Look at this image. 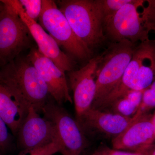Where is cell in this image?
<instances>
[{
	"label": "cell",
	"mask_w": 155,
	"mask_h": 155,
	"mask_svg": "<svg viewBox=\"0 0 155 155\" xmlns=\"http://www.w3.org/2000/svg\"><path fill=\"white\" fill-rule=\"evenodd\" d=\"M29 107L0 83V116L15 136L27 116Z\"/></svg>",
	"instance_id": "cell-15"
},
{
	"label": "cell",
	"mask_w": 155,
	"mask_h": 155,
	"mask_svg": "<svg viewBox=\"0 0 155 155\" xmlns=\"http://www.w3.org/2000/svg\"><path fill=\"white\" fill-rule=\"evenodd\" d=\"M28 17L37 22L42 8V0H19Z\"/></svg>",
	"instance_id": "cell-19"
},
{
	"label": "cell",
	"mask_w": 155,
	"mask_h": 155,
	"mask_svg": "<svg viewBox=\"0 0 155 155\" xmlns=\"http://www.w3.org/2000/svg\"><path fill=\"white\" fill-rule=\"evenodd\" d=\"M40 114L32 107L28 108L27 116L16 136L21 150L39 148L54 143L59 145L54 123Z\"/></svg>",
	"instance_id": "cell-8"
},
{
	"label": "cell",
	"mask_w": 155,
	"mask_h": 155,
	"mask_svg": "<svg viewBox=\"0 0 155 155\" xmlns=\"http://www.w3.org/2000/svg\"><path fill=\"white\" fill-rule=\"evenodd\" d=\"M143 91H130L114 101L107 109H110L111 112L131 118L139 107Z\"/></svg>",
	"instance_id": "cell-16"
},
{
	"label": "cell",
	"mask_w": 155,
	"mask_h": 155,
	"mask_svg": "<svg viewBox=\"0 0 155 155\" xmlns=\"http://www.w3.org/2000/svg\"><path fill=\"white\" fill-rule=\"evenodd\" d=\"M27 58L45 81L50 96L55 101L60 105L66 102L72 104V98L65 72L59 69L51 60L42 54L36 48L31 49Z\"/></svg>",
	"instance_id": "cell-11"
},
{
	"label": "cell",
	"mask_w": 155,
	"mask_h": 155,
	"mask_svg": "<svg viewBox=\"0 0 155 155\" xmlns=\"http://www.w3.org/2000/svg\"><path fill=\"white\" fill-rule=\"evenodd\" d=\"M132 0H94L95 5L103 24Z\"/></svg>",
	"instance_id": "cell-17"
},
{
	"label": "cell",
	"mask_w": 155,
	"mask_h": 155,
	"mask_svg": "<svg viewBox=\"0 0 155 155\" xmlns=\"http://www.w3.org/2000/svg\"><path fill=\"white\" fill-rule=\"evenodd\" d=\"M152 122L153 126L154 127V134L153 142H155V112L153 114H152Z\"/></svg>",
	"instance_id": "cell-24"
},
{
	"label": "cell",
	"mask_w": 155,
	"mask_h": 155,
	"mask_svg": "<svg viewBox=\"0 0 155 155\" xmlns=\"http://www.w3.org/2000/svg\"><path fill=\"white\" fill-rule=\"evenodd\" d=\"M152 114H149L132 119L123 132L112 140L115 149L135 153L143 147L153 143Z\"/></svg>",
	"instance_id": "cell-13"
},
{
	"label": "cell",
	"mask_w": 155,
	"mask_h": 155,
	"mask_svg": "<svg viewBox=\"0 0 155 155\" xmlns=\"http://www.w3.org/2000/svg\"><path fill=\"white\" fill-rule=\"evenodd\" d=\"M76 36L90 50L103 44L104 24L94 0H61L56 2Z\"/></svg>",
	"instance_id": "cell-3"
},
{
	"label": "cell",
	"mask_w": 155,
	"mask_h": 155,
	"mask_svg": "<svg viewBox=\"0 0 155 155\" xmlns=\"http://www.w3.org/2000/svg\"><path fill=\"white\" fill-rule=\"evenodd\" d=\"M135 47L126 40L114 42L99 55L96 73V91L92 106L107 96L119 83L132 59Z\"/></svg>",
	"instance_id": "cell-4"
},
{
	"label": "cell",
	"mask_w": 155,
	"mask_h": 155,
	"mask_svg": "<svg viewBox=\"0 0 155 155\" xmlns=\"http://www.w3.org/2000/svg\"><path fill=\"white\" fill-rule=\"evenodd\" d=\"M0 12V68L30 47L31 35L16 11L7 2Z\"/></svg>",
	"instance_id": "cell-6"
},
{
	"label": "cell",
	"mask_w": 155,
	"mask_h": 155,
	"mask_svg": "<svg viewBox=\"0 0 155 155\" xmlns=\"http://www.w3.org/2000/svg\"><path fill=\"white\" fill-rule=\"evenodd\" d=\"M134 153L139 155H155V142L143 147Z\"/></svg>",
	"instance_id": "cell-23"
},
{
	"label": "cell",
	"mask_w": 155,
	"mask_h": 155,
	"mask_svg": "<svg viewBox=\"0 0 155 155\" xmlns=\"http://www.w3.org/2000/svg\"><path fill=\"white\" fill-rule=\"evenodd\" d=\"M90 155H139L136 153L115 149L106 146H100Z\"/></svg>",
	"instance_id": "cell-22"
},
{
	"label": "cell",
	"mask_w": 155,
	"mask_h": 155,
	"mask_svg": "<svg viewBox=\"0 0 155 155\" xmlns=\"http://www.w3.org/2000/svg\"><path fill=\"white\" fill-rule=\"evenodd\" d=\"M59 152V145L54 143L39 148L21 150L17 155H53Z\"/></svg>",
	"instance_id": "cell-20"
},
{
	"label": "cell",
	"mask_w": 155,
	"mask_h": 155,
	"mask_svg": "<svg viewBox=\"0 0 155 155\" xmlns=\"http://www.w3.org/2000/svg\"><path fill=\"white\" fill-rule=\"evenodd\" d=\"M0 83L17 98L41 113L49 101L48 87L28 58L20 55L0 68Z\"/></svg>",
	"instance_id": "cell-1"
},
{
	"label": "cell",
	"mask_w": 155,
	"mask_h": 155,
	"mask_svg": "<svg viewBox=\"0 0 155 155\" xmlns=\"http://www.w3.org/2000/svg\"><path fill=\"white\" fill-rule=\"evenodd\" d=\"M7 1L28 27L31 37L37 44L39 51L64 72L73 70L74 63L72 59L61 49L56 41L41 25L28 17L19 1Z\"/></svg>",
	"instance_id": "cell-9"
},
{
	"label": "cell",
	"mask_w": 155,
	"mask_h": 155,
	"mask_svg": "<svg viewBox=\"0 0 155 155\" xmlns=\"http://www.w3.org/2000/svg\"><path fill=\"white\" fill-rule=\"evenodd\" d=\"M8 125L0 116V150H6L11 143V137Z\"/></svg>",
	"instance_id": "cell-21"
},
{
	"label": "cell",
	"mask_w": 155,
	"mask_h": 155,
	"mask_svg": "<svg viewBox=\"0 0 155 155\" xmlns=\"http://www.w3.org/2000/svg\"><path fill=\"white\" fill-rule=\"evenodd\" d=\"M4 3L2 2V1H0V12H1V11L2 10L3 7H4Z\"/></svg>",
	"instance_id": "cell-25"
},
{
	"label": "cell",
	"mask_w": 155,
	"mask_h": 155,
	"mask_svg": "<svg viewBox=\"0 0 155 155\" xmlns=\"http://www.w3.org/2000/svg\"><path fill=\"white\" fill-rule=\"evenodd\" d=\"M43 116L53 122L62 155H82L87 145L84 131L76 119L58 103L49 101L42 110Z\"/></svg>",
	"instance_id": "cell-7"
},
{
	"label": "cell",
	"mask_w": 155,
	"mask_h": 155,
	"mask_svg": "<svg viewBox=\"0 0 155 155\" xmlns=\"http://www.w3.org/2000/svg\"><path fill=\"white\" fill-rule=\"evenodd\" d=\"M99 56L90 59L82 68L68 72L69 87L73 92L76 119L91 107L96 91V73Z\"/></svg>",
	"instance_id": "cell-10"
},
{
	"label": "cell",
	"mask_w": 155,
	"mask_h": 155,
	"mask_svg": "<svg viewBox=\"0 0 155 155\" xmlns=\"http://www.w3.org/2000/svg\"><path fill=\"white\" fill-rule=\"evenodd\" d=\"M76 120L85 134L91 132L113 139L130 125L132 117L91 107Z\"/></svg>",
	"instance_id": "cell-12"
},
{
	"label": "cell",
	"mask_w": 155,
	"mask_h": 155,
	"mask_svg": "<svg viewBox=\"0 0 155 155\" xmlns=\"http://www.w3.org/2000/svg\"><path fill=\"white\" fill-rule=\"evenodd\" d=\"M146 1L132 0L122 7L104 24L106 38L114 42L129 41L133 44L150 40L149 34L155 31V10L150 1L147 6L140 8Z\"/></svg>",
	"instance_id": "cell-2"
},
{
	"label": "cell",
	"mask_w": 155,
	"mask_h": 155,
	"mask_svg": "<svg viewBox=\"0 0 155 155\" xmlns=\"http://www.w3.org/2000/svg\"><path fill=\"white\" fill-rule=\"evenodd\" d=\"M42 8L39 24L46 30L59 46L79 60L88 59L91 51L72 30L64 14L53 0H42Z\"/></svg>",
	"instance_id": "cell-5"
},
{
	"label": "cell",
	"mask_w": 155,
	"mask_h": 155,
	"mask_svg": "<svg viewBox=\"0 0 155 155\" xmlns=\"http://www.w3.org/2000/svg\"><path fill=\"white\" fill-rule=\"evenodd\" d=\"M155 109V78L151 84L144 90L143 93L141 103L137 112L132 117V119L150 114Z\"/></svg>",
	"instance_id": "cell-18"
},
{
	"label": "cell",
	"mask_w": 155,
	"mask_h": 155,
	"mask_svg": "<svg viewBox=\"0 0 155 155\" xmlns=\"http://www.w3.org/2000/svg\"><path fill=\"white\" fill-rule=\"evenodd\" d=\"M155 44V40L140 43L135 47L132 59L123 76L116 87L102 100L91 108L104 110L112 103L130 91L133 90V83L138 69L147 53Z\"/></svg>",
	"instance_id": "cell-14"
},
{
	"label": "cell",
	"mask_w": 155,
	"mask_h": 155,
	"mask_svg": "<svg viewBox=\"0 0 155 155\" xmlns=\"http://www.w3.org/2000/svg\"><path fill=\"white\" fill-rule=\"evenodd\" d=\"M152 2L153 5L155 8V1H152Z\"/></svg>",
	"instance_id": "cell-26"
}]
</instances>
